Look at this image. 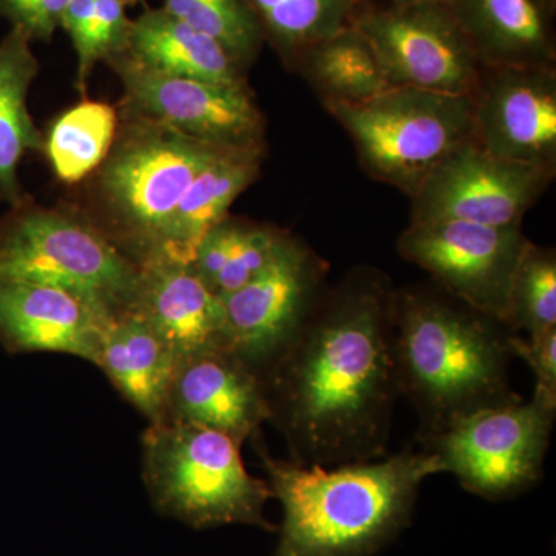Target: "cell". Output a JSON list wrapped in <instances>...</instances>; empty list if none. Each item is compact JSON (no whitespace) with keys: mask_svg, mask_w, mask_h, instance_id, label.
<instances>
[{"mask_svg":"<svg viewBox=\"0 0 556 556\" xmlns=\"http://www.w3.org/2000/svg\"><path fill=\"white\" fill-rule=\"evenodd\" d=\"M306 58L328 101L361 102L388 89L375 54L351 27L311 47Z\"/></svg>","mask_w":556,"mask_h":556,"instance_id":"26","label":"cell"},{"mask_svg":"<svg viewBox=\"0 0 556 556\" xmlns=\"http://www.w3.org/2000/svg\"><path fill=\"white\" fill-rule=\"evenodd\" d=\"M361 0H244L260 30L285 51L311 47L350 27Z\"/></svg>","mask_w":556,"mask_h":556,"instance_id":"24","label":"cell"},{"mask_svg":"<svg viewBox=\"0 0 556 556\" xmlns=\"http://www.w3.org/2000/svg\"><path fill=\"white\" fill-rule=\"evenodd\" d=\"M506 327L514 334L527 331L529 336L556 328L554 252L527 243L511 283Z\"/></svg>","mask_w":556,"mask_h":556,"instance_id":"28","label":"cell"},{"mask_svg":"<svg viewBox=\"0 0 556 556\" xmlns=\"http://www.w3.org/2000/svg\"><path fill=\"white\" fill-rule=\"evenodd\" d=\"M119 2H123L124 5H127V3H137L139 0H119Z\"/></svg>","mask_w":556,"mask_h":556,"instance_id":"33","label":"cell"},{"mask_svg":"<svg viewBox=\"0 0 556 556\" xmlns=\"http://www.w3.org/2000/svg\"><path fill=\"white\" fill-rule=\"evenodd\" d=\"M116 131V112L104 102L86 101L70 109L51 127L47 153L58 177L76 182L108 156Z\"/></svg>","mask_w":556,"mask_h":556,"instance_id":"25","label":"cell"},{"mask_svg":"<svg viewBox=\"0 0 556 556\" xmlns=\"http://www.w3.org/2000/svg\"><path fill=\"white\" fill-rule=\"evenodd\" d=\"M116 61L126 104L142 123L159 124L219 149H255L263 121L243 86L164 75L131 60Z\"/></svg>","mask_w":556,"mask_h":556,"instance_id":"12","label":"cell"},{"mask_svg":"<svg viewBox=\"0 0 556 556\" xmlns=\"http://www.w3.org/2000/svg\"><path fill=\"white\" fill-rule=\"evenodd\" d=\"M164 420L211 428L243 445L258 437L270 408L257 372L229 348H217L178 358Z\"/></svg>","mask_w":556,"mask_h":556,"instance_id":"14","label":"cell"},{"mask_svg":"<svg viewBox=\"0 0 556 556\" xmlns=\"http://www.w3.org/2000/svg\"><path fill=\"white\" fill-rule=\"evenodd\" d=\"M478 144L497 159L551 170L556 153V89L544 67H500L475 100Z\"/></svg>","mask_w":556,"mask_h":556,"instance_id":"15","label":"cell"},{"mask_svg":"<svg viewBox=\"0 0 556 556\" xmlns=\"http://www.w3.org/2000/svg\"><path fill=\"white\" fill-rule=\"evenodd\" d=\"M417 2H442L447 3L448 0H393L396 5H405V3H417Z\"/></svg>","mask_w":556,"mask_h":556,"instance_id":"32","label":"cell"},{"mask_svg":"<svg viewBox=\"0 0 556 556\" xmlns=\"http://www.w3.org/2000/svg\"><path fill=\"white\" fill-rule=\"evenodd\" d=\"M388 87L471 94L479 60L447 3L417 2L354 14Z\"/></svg>","mask_w":556,"mask_h":556,"instance_id":"8","label":"cell"},{"mask_svg":"<svg viewBox=\"0 0 556 556\" xmlns=\"http://www.w3.org/2000/svg\"><path fill=\"white\" fill-rule=\"evenodd\" d=\"M134 309L178 358L226 346L222 299L192 265L150 260L139 269Z\"/></svg>","mask_w":556,"mask_h":556,"instance_id":"17","label":"cell"},{"mask_svg":"<svg viewBox=\"0 0 556 556\" xmlns=\"http://www.w3.org/2000/svg\"><path fill=\"white\" fill-rule=\"evenodd\" d=\"M38 68L30 39L13 28L0 42V189L11 200L17 197L22 156L42 142L27 108Z\"/></svg>","mask_w":556,"mask_h":556,"instance_id":"22","label":"cell"},{"mask_svg":"<svg viewBox=\"0 0 556 556\" xmlns=\"http://www.w3.org/2000/svg\"><path fill=\"white\" fill-rule=\"evenodd\" d=\"M163 10L214 39L237 64L249 60L262 39L244 0H164Z\"/></svg>","mask_w":556,"mask_h":556,"instance_id":"29","label":"cell"},{"mask_svg":"<svg viewBox=\"0 0 556 556\" xmlns=\"http://www.w3.org/2000/svg\"><path fill=\"white\" fill-rule=\"evenodd\" d=\"M546 2H551V0H546ZM552 2H554V0H552Z\"/></svg>","mask_w":556,"mask_h":556,"instance_id":"34","label":"cell"},{"mask_svg":"<svg viewBox=\"0 0 556 556\" xmlns=\"http://www.w3.org/2000/svg\"><path fill=\"white\" fill-rule=\"evenodd\" d=\"M508 343L514 357L522 358L535 375V390L556 399V328L527 339L511 334Z\"/></svg>","mask_w":556,"mask_h":556,"instance_id":"31","label":"cell"},{"mask_svg":"<svg viewBox=\"0 0 556 556\" xmlns=\"http://www.w3.org/2000/svg\"><path fill=\"white\" fill-rule=\"evenodd\" d=\"M177 362L169 343L134 309L110 318L102 331L98 367L150 424L166 417Z\"/></svg>","mask_w":556,"mask_h":556,"instance_id":"18","label":"cell"},{"mask_svg":"<svg viewBox=\"0 0 556 556\" xmlns=\"http://www.w3.org/2000/svg\"><path fill=\"white\" fill-rule=\"evenodd\" d=\"M527 243L519 226L441 219L412 223L399 240V252L430 273L453 299L506 325L511 283Z\"/></svg>","mask_w":556,"mask_h":556,"instance_id":"9","label":"cell"},{"mask_svg":"<svg viewBox=\"0 0 556 556\" xmlns=\"http://www.w3.org/2000/svg\"><path fill=\"white\" fill-rule=\"evenodd\" d=\"M70 0H0V14L28 39L49 40L61 28Z\"/></svg>","mask_w":556,"mask_h":556,"instance_id":"30","label":"cell"},{"mask_svg":"<svg viewBox=\"0 0 556 556\" xmlns=\"http://www.w3.org/2000/svg\"><path fill=\"white\" fill-rule=\"evenodd\" d=\"M511 334L503 321L452 295L394 294L399 391L419 416L417 439L434 437L485 409L522 401L508 372Z\"/></svg>","mask_w":556,"mask_h":556,"instance_id":"3","label":"cell"},{"mask_svg":"<svg viewBox=\"0 0 556 556\" xmlns=\"http://www.w3.org/2000/svg\"><path fill=\"white\" fill-rule=\"evenodd\" d=\"M219 150L177 130L144 123L109 160L102 190L121 219L148 241L150 251L193 178Z\"/></svg>","mask_w":556,"mask_h":556,"instance_id":"10","label":"cell"},{"mask_svg":"<svg viewBox=\"0 0 556 556\" xmlns=\"http://www.w3.org/2000/svg\"><path fill=\"white\" fill-rule=\"evenodd\" d=\"M127 54L164 75L241 86L237 62L218 42L166 10H150L130 22Z\"/></svg>","mask_w":556,"mask_h":556,"instance_id":"21","label":"cell"},{"mask_svg":"<svg viewBox=\"0 0 556 556\" xmlns=\"http://www.w3.org/2000/svg\"><path fill=\"white\" fill-rule=\"evenodd\" d=\"M546 0H448L479 62L493 67H544L552 58Z\"/></svg>","mask_w":556,"mask_h":556,"instance_id":"20","label":"cell"},{"mask_svg":"<svg viewBox=\"0 0 556 556\" xmlns=\"http://www.w3.org/2000/svg\"><path fill=\"white\" fill-rule=\"evenodd\" d=\"M273 496L283 507L274 556H369L407 527L419 486L444 473L426 450L345 466H300L260 447Z\"/></svg>","mask_w":556,"mask_h":556,"instance_id":"2","label":"cell"},{"mask_svg":"<svg viewBox=\"0 0 556 556\" xmlns=\"http://www.w3.org/2000/svg\"><path fill=\"white\" fill-rule=\"evenodd\" d=\"M283 239L268 229L223 222L204 237L190 265L218 298H225L257 277Z\"/></svg>","mask_w":556,"mask_h":556,"instance_id":"23","label":"cell"},{"mask_svg":"<svg viewBox=\"0 0 556 556\" xmlns=\"http://www.w3.org/2000/svg\"><path fill=\"white\" fill-rule=\"evenodd\" d=\"M394 294L378 278L318 303L262 376L292 463L336 467L387 456L399 391Z\"/></svg>","mask_w":556,"mask_h":556,"instance_id":"1","label":"cell"},{"mask_svg":"<svg viewBox=\"0 0 556 556\" xmlns=\"http://www.w3.org/2000/svg\"><path fill=\"white\" fill-rule=\"evenodd\" d=\"M555 417L556 399L533 390L530 401L485 409L417 442L467 492L508 500L543 478Z\"/></svg>","mask_w":556,"mask_h":556,"instance_id":"7","label":"cell"},{"mask_svg":"<svg viewBox=\"0 0 556 556\" xmlns=\"http://www.w3.org/2000/svg\"><path fill=\"white\" fill-rule=\"evenodd\" d=\"M324 266L288 237L268 266L222 299L226 346L258 378L283 353L317 302Z\"/></svg>","mask_w":556,"mask_h":556,"instance_id":"11","label":"cell"},{"mask_svg":"<svg viewBox=\"0 0 556 556\" xmlns=\"http://www.w3.org/2000/svg\"><path fill=\"white\" fill-rule=\"evenodd\" d=\"M104 316L50 285L0 280V342L10 353H61L98 364Z\"/></svg>","mask_w":556,"mask_h":556,"instance_id":"16","label":"cell"},{"mask_svg":"<svg viewBox=\"0 0 556 556\" xmlns=\"http://www.w3.org/2000/svg\"><path fill=\"white\" fill-rule=\"evenodd\" d=\"M543 167L497 159L467 141L439 161L413 192V223L457 222L519 226L546 185Z\"/></svg>","mask_w":556,"mask_h":556,"instance_id":"13","label":"cell"},{"mask_svg":"<svg viewBox=\"0 0 556 556\" xmlns=\"http://www.w3.org/2000/svg\"><path fill=\"white\" fill-rule=\"evenodd\" d=\"M144 478L161 514L193 529L243 525L274 532L265 517L268 482L248 473L241 445L228 434L193 424H150Z\"/></svg>","mask_w":556,"mask_h":556,"instance_id":"4","label":"cell"},{"mask_svg":"<svg viewBox=\"0 0 556 556\" xmlns=\"http://www.w3.org/2000/svg\"><path fill=\"white\" fill-rule=\"evenodd\" d=\"M257 170V148L219 150L193 178L146 262L163 260L190 265L201 241L225 222L230 204L251 185Z\"/></svg>","mask_w":556,"mask_h":556,"instance_id":"19","label":"cell"},{"mask_svg":"<svg viewBox=\"0 0 556 556\" xmlns=\"http://www.w3.org/2000/svg\"><path fill=\"white\" fill-rule=\"evenodd\" d=\"M61 28L78 54L79 87H84L98 61L126 50L130 21L119 0H70Z\"/></svg>","mask_w":556,"mask_h":556,"instance_id":"27","label":"cell"},{"mask_svg":"<svg viewBox=\"0 0 556 556\" xmlns=\"http://www.w3.org/2000/svg\"><path fill=\"white\" fill-rule=\"evenodd\" d=\"M369 174L415 192L428 172L475 135L473 94L388 87L361 102L328 101Z\"/></svg>","mask_w":556,"mask_h":556,"instance_id":"5","label":"cell"},{"mask_svg":"<svg viewBox=\"0 0 556 556\" xmlns=\"http://www.w3.org/2000/svg\"><path fill=\"white\" fill-rule=\"evenodd\" d=\"M138 277L102 233L58 212H33L0 236V280L65 289L108 317L130 308Z\"/></svg>","mask_w":556,"mask_h":556,"instance_id":"6","label":"cell"}]
</instances>
